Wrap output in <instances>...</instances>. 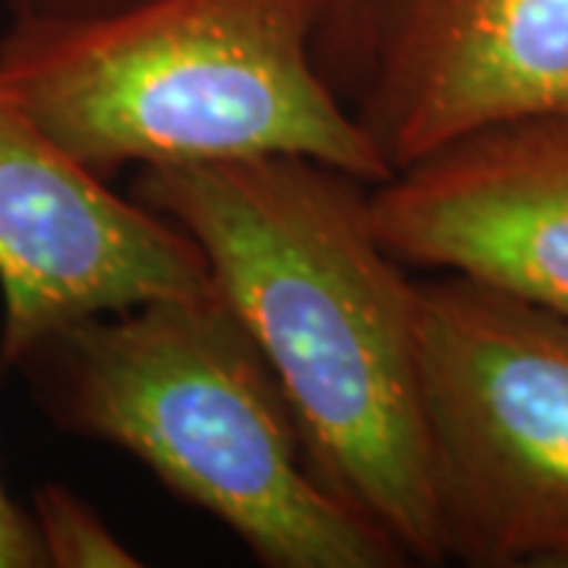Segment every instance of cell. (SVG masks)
<instances>
[{"label": "cell", "mask_w": 568, "mask_h": 568, "mask_svg": "<svg viewBox=\"0 0 568 568\" xmlns=\"http://www.w3.org/2000/svg\"><path fill=\"white\" fill-rule=\"evenodd\" d=\"M369 183L301 155L142 168L130 200L203 253L275 373L316 477L443 566L417 369V278L376 237Z\"/></svg>", "instance_id": "1"}, {"label": "cell", "mask_w": 568, "mask_h": 568, "mask_svg": "<svg viewBox=\"0 0 568 568\" xmlns=\"http://www.w3.org/2000/svg\"><path fill=\"white\" fill-rule=\"evenodd\" d=\"M342 0H133L13 17L0 89L95 181L168 164L301 155L357 181L392 168L325 77Z\"/></svg>", "instance_id": "2"}, {"label": "cell", "mask_w": 568, "mask_h": 568, "mask_svg": "<svg viewBox=\"0 0 568 568\" xmlns=\"http://www.w3.org/2000/svg\"><path fill=\"white\" fill-rule=\"evenodd\" d=\"M7 373L48 424L136 458L260 566H414L316 477L275 373L215 287L44 332Z\"/></svg>", "instance_id": "3"}, {"label": "cell", "mask_w": 568, "mask_h": 568, "mask_svg": "<svg viewBox=\"0 0 568 568\" xmlns=\"http://www.w3.org/2000/svg\"><path fill=\"white\" fill-rule=\"evenodd\" d=\"M417 369L443 562L568 568V316L433 272Z\"/></svg>", "instance_id": "4"}, {"label": "cell", "mask_w": 568, "mask_h": 568, "mask_svg": "<svg viewBox=\"0 0 568 568\" xmlns=\"http://www.w3.org/2000/svg\"><path fill=\"white\" fill-rule=\"evenodd\" d=\"M320 61L395 174L503 123L568 118V0H361Z\"/></svg>", "instance_id": "5"}, {"label": "cell", "mask_w": 568, "mask_h": 568, "mask_svg": "<svg viewBox=\"0 0 568 568\" xmlns=\"http://www.w3.org/2000/svg\"><path fill=\"white\" fill-rule=\"evenodd\" d=\"M209 287L186 234L85 174L0 89V373L44 332Z\"/></svg>", "instance_id": "6"}, {"label": "cell", "mask_w": 568, "mask_h": 568, "mask_svg": "<svg viewBox=\"0 0 568 568\" xmlns=\"http://www.w3.org/2000/svg\"><path fill=\"white\" fill-rule=\"evenodd\" d=\"M366 212L407 268L465 275L568 316V118L452 142L369 186Z\"/></svg>", "instance_id": "7"}, {"label": "cell", "mask_w": 568, "mask_h": 568, "mask_svg": "<svg viewBox=\"0 0 568 568\" xmlns=\"http://www.w3.org/2000/svg\"><path fill=\"white\" fill-rule=\"evenodd\" d=\"M48 568H136L142 559L123 544L82 496L44 484L29 508Z\"/></svg>", "instance_id": "8"}, {"label": "cell", "mask_w": 568, "mask_h": 568, "mask_svg": "<svg viewBox=\"0 0 568 568\" xmlns=\"http://www.w3.org/2000/svg\"><path fill=\"white\" fill-rule=\"evenodd\" d=\"M0 568H48L39 544V530L0 477Z\"/></svg>", "instance_id": "9"}, {"label": "cell", "mask_w": 568, "mask_h": 568, "mask_svg": "<svg viewBox=\"0 0 568 568\" xmlns=\"http://www.w3.org/2000/svg\"><path fill=\"white\" fill-rule=\"evenodd\" d=\"M7 3H10V13H13V17H54V20H67V17H95V13H108V10L126 7V3H133V0H7ZM357 3H361V0H342V10H338L335 22L328 26V32L323 36V44L351 20V13L357 10ZM323 44H320V51H323Z\"/></svg>", "instance_id": "10"}]
</instances>
